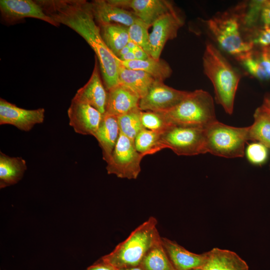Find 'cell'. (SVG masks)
Listing matches in <instances>:
<instances>
[{"label":"cell","instance_id":"5bb4252c","mask_svg":"<svg viewBox=\"0 0 270 270\" xmlns=\"http://www.w3.org/2000/svg\"><path fill=\"white\" fill-rule=\"evenodd\" d=\"M68 115L69 124L76 132L92 136L98 130L103 116L90 105L73 98L68 110Z\"/></svg>","mask_w":270,"mask_h":270},{"label":"cell","instance_id":"836d02e7","mask_svg":"<svg viewBox=\"0 0 270 270\" xmlns=\"http://www.w3.org/2000/svg\"><path fill=\"white\" fill-rule=\"evenodd\" d=\"M260 18L262 28H270V0H262Z\"/></svg>","mask_w":270,"mask_h":270},{"label":"cell","instance_id":"f546056e","mask_svg":"<svg viewBox=\"0 0 270 270\" xmlns=\"http://www.w3.org/2000/svg\"><path fill=\"white\" fill-rule=\"evenodd\" d=\"M149 27L138 18L132 24L128 27V32L130 40L150 56V34L148 32Z\"/></svg>","mask_w":270,"mask_h":270},{"label":"cell","instance_id":"30bf717a","mask_svg":"<svg viewBox=\"0 0 270 270\" xmlns=\"http://www.w3.org/2000/svg\"><path fill=\"white\" fill-rule=\"evenodd\" d=\"M0 12L2 20L14 24L26 18L38 19L58 27L60 24L46 14L36 0H0Z\"/></svg>","mask_w":270,"mask_h":270},{"label":"cell","instance_id":"4fadbf2b","mask_svg":"<svg viewBox=\"0 0 270 270\" xmlns=\"http://www.w3.org/2000/svg\"><path fill=\"white\" fill-rule=\"evenodd\" d=\"M118 7L131 9L134 14L149 26L160 18L175 9L172 3L166 0H108Z\"/></svg>","mask_w":270,"mask_h":270},{"label":"cell","instance_id":"60d3db41","mask_svg":"<svg viewBox=\"0 0 270 270\" xmlns=\"http://www.w3.org/2000/svg\"><path fill=\"white\" fill-rule=\"evenodd\" d=\"M118 270H142L138 267H135V268H124V269H118Z\"/></svg>","mask_w":270,"mask_h":270},{"label":"cell","instance_id":"2e32d148","mask_svg":"<svg viewBox=\"0 0 270 270\" xmlns=\"http://www.w3.org/2000/svg\"><path fill=\"white\" fill-rule=\"evenodd\" d=\"M90 2L98 25L116 24L129 27L138 18L132 12L114 5L108 0H94Z\"/></svg>","mask_w":270,"mask_h":270},{"label":"cell","instance_id":"8fae6325","mask_svg":"<svg viewBox=\"0 0 270 270\" xmlns=\"http://www.w3.org/2000/svg\"><path fill=\"white\" fill-rule=\"evenodd\" d=\"M184 24L182 18L174 10L160 18L152 25V31L150 34L151 57L160 58L166 42L176 37Z\"/></svg>","mask_w":270,"mask_h":270},{"label":"cell","instance_id":"3957f363","mask_svg":"<svg viewBox=\"0 0 270 270\" xmlns=\"http://www.w3.org/2000/svg\"><path fill=\"white\" fill-rule=\"evenodd\" d=\"M157 224L156 218L150 216L101 260L118 270L138 267L150 249L161 240Z\"/></svg>","mask_w":270,"mask_h":270},{"label":"cell","instance_id":"7402d4cb","mask_svg":"<svg viewBox=\"0 0 270 270\" xmlns=\"http://www.w3.org/2000/svg\"><path fill=\"white\" fill-rule=\"evenodd\" d=\"M236 60L256 78L270 80V53L264 48L257 52L252 50Z\"/></svg>","mask_w":270,"mask_h":270},{"label":"cell","instance_id":"484cf974","mask_svg":"<svg viewBox=\"0 0 270 270\" xmlns=\"http://www.w3.org/2000/svg\"><path fill=\"white\" fill-rule=\"evenodd\" d=\"M254 118V123L248 126V140L260 142L270 150V114L260 106Z\"/></svg>","mask_w":270,"mask_h":270},{"label":"cell","instance_id":"5b68a950","mask_svg":"<svg viewBox=\"0 0 270 270\" xmlns=\"http://www.w3.org/2000/svg\"><path fill=\"white\" fill-rule=\"evenodd\" d=\"M246 4L233 10L216 14L206 23L220 48L237 58L253 50L254 44L242 37L240 32Z\"/></svg>","mask_w":270,"mask_h":270},{"label":"cell","instance_id":"83f0119b","mask_svg":"<svg viewBox=\"0 0 270 270\" xmlns=\"http://www.w3.org/2000/svg\"><path fill=\"white\" fill-rule=\"evenodd\" d=\"M162 134L143 128L134 140L136 150L144 156L161 150L160 138Z\"/></svg>","mask_w":270,"mask_h":270},{"label":"cell","instance_id":"9a60e30c","mask_svg":"<svg viewBox=\"0 0 270 270\" xmlns=\"http://www.w3.org/2000/svg\"><path fill=\"white\" fill-rule=\"evenodd\" d=\"M99 68L98 61L95 56L94 66L90 79L77 90L73 99L90 105L104 115L106 112L108 92L102 84Z\"/></svg>","mask_w":270,"mask_h":270},{"label":"cell","instance_id":"d4e9b609","mask_svg":"<svg viewBox=\"0 0 270 270\" xmlns=\"http://www.w3.org/2000/svg\"><path fill=\"white\" fill-rule=\"evenodd\" d=\"M102 38L112 52L118 57L120 50L130 40L128 27L116 24L98 25Z\"/></svg>","mask_w":270,"mask_h":270},{"label":"cell","instance_id":"6da1fadb","mask_svg":"<svg viewBox=\"0 0 270 270\" xmlns=\"http://www.w3.org/2000/svg\"><path fill=\"white\" fill-rule=\"evenodd\" d=\"M36 2L46 14L58 24L65 25L76 32L92 48L108 90L118 86L121 62L104 42L100 28L93 16L90 2L86 0Z\"/></svg>","mask_w":270,"mask_h":270},{"label":"cell","instance_id":"ac0fdd59","mask_svg":"<svg viewBox=\"0 0 270 270\" xmlns=\"http://www.w3.org/2000/svg\"><path fill=\"white\" fill-rule=\"evenodd\" d=\"M108 92L105 114L118 117L139 108L140 98L128 89L118 84Z\"/></svg>","mask_w":270,"mask_h":270},{"label":"cell","instance_id":"4dcf8cb0","mask_svg":"<svg viewBox=\"0 0 270 270\" xmlns=\"http://www.w3.org/2000/svg\"><path fill=\"white\" fill-rule=\"evenodd\" d=\"M140 119L144 128L160 133H163L171 126L158 112L142 110Z\"/></svg>","mask_w":270,"mask_h":270},{"label":"cell","instance_id":"ffe728a7","mask_svg":"<svg viewBox=\"0 0 270 270\" xmlns=\"http://www.w3.org/2000/svg\"><path fill=\"white\" fill-rule=\"evenodd\" d=\"M203 270H248L247 263L232 251L213 248L206 252Z\"/></svg>","mask_w":270,"mask_h":270},{"label":"cell","instance_id":"e575fe53","mask_svg":"<svg viewBox=\"0 0 270 270\" xmlns=\"http://www.w3.org/2000/svg\"><path fill=\"white\" fill-rule=\"evenodd\" d=\"M86 270H118V269L100 259L99 261L88 267Z\"/></svg>","mask_w":270,"mask_h":270},{"label":"cell","instance_id":"8d00e7d4","mask_svg":"<svg viewBox=\"0 0 270 270\" xmlns=\"http://www.w3.org/2000/svg\"><path fill=\"white\" fill-rule=\"evenodd\" d=\"M122 62H128L136 60V57L133 51H130L127 54L120 56L118 58Z\"/></svg>","mask_w":270,"mask_h":270},{"label":"cell","instance_id":"e0dca14e","mask_svg":"<svg viewBox=\"0 0 270 270\" xmlns=\"http://www.w3.org/2000/svg\"><path fill=\"white\" fill-rule=\"evenodd\" d=\"M162 246L176 270H192L202 268L206 260V252L202 254L192 252L176 241L162 238Z\"/></svg>","mask_w":270,"mask_h":270},{"label":"cell","instance_id":"52a82bcc","mask_svg":"<svg viewBox=\"0 0 270 270\" xmlns=\"http://www.w3.org/2000/svg\"><path fill=\"white\" fill-rule=\"evenodd\" d=\"M160 146L178 156L206 154V128L171 125L161 134Z\"/></svg>","mask_w":270,"mask_h":270},{"label":"cell","instance_id":"f1b7e54d","mask_svg":"<svg viewBox=\"0 0 270 270\" xmlns=\"http://www.w3.org/2000/svg\"><path fill=\"white\" fill-rule=\"evenodd\" d=\"M141 111L140 108H136L117 117L120 132L133 141L144 128L140 119Z\"/></svg>","mask_w":270,"mask_h":270},{"label":"cell","instance_id":"ab89813d","mask_svg":"<svg viewBox=\"0 0 270 270\" xmlns=\"http://www.w3.org/2000/svg\"><path fill=\"white\" fill-rule=\"evenodd\" d=\"M138 45L135 42L130 40L126 44V46L132 51Z\"/></svg>","mask_w":270,"mask_h":270},{"label":"cell","instance_id":"603a6c76","mask_svg":"<svg viewBox=\"0 0 270 270\" xmlns=\"http://www.w3.org/2000/svg\"><path fill=\"white\" fill-rule=\"evenodd\" d=\"M27 169L26 160L21 157H11L0 152V188L17 184Z\"/></svg>","mask_w":270,"mask_h":270},{"label":"cell","instance_id":"44dd1931","mask_svg":"<svg viewBox=\"0 0 270 270\" xmlns=\"http://www.w3.org/2000/svg\"><path fill=\"white\" fill-rule=\"evenodd\" d=\"M155 80L152 76L144 71L128 68L120 64L118 84L133 92L140 99L146 94Z\"/></svg>","mask_w":270,"mask_h":270},{"label":"cell","instance_id":"1f68e13d","mask_svg":"<svg viewBox=\"0 0 270 270\" xmlns=\"http://www.w3.org/2000/svg\"><path fill=\"white\" fill-rule=\"evenodd\" d=\"M268 148L262 144L254 142L249 144L246 150L248 160L254 165L260 166L266 161L268 155Z\"/></svg>","mask_w":270,"mask_h":270},{"label":"cell","instance_id":"74e56055","mask_svg":"<svg viewBox=\"0 0 270 270\" xmlns=\"http://www.w3.org/2000/svg\"><path fill=\"white\" fill-rule=\"evenodd\" d=\"M261 106L270 114V96L267 95L264 96Z\"/></svg>","mask_w":270,"mask_h":270},{"label":"cell","instance_id":"cb8c5ba5","mask_svg":"<svg viewBox=\"0 0 270 270\" xmlns=\"http://www.w3.org/2000/svg\"><path fill=\"white\" fill-rule=\"evenodd\" d=\"M121 64L126 68L144 71L156 80L162 82L170 77L172 74V68L168 64L160 58L156 60L150 57L146 60L121 61Z\"/></svg>","mask_w":270,"mask_h":270},{"label":"cell","instance_id":"277c9868","mask_svg":"<svg viewBox=\"0 0 270 270\" xmlns=\"http://www.w3.org/2000/svg\"><path fill=\"white\" fill-rule=\"evenodd\" d=\"M158 112L170 125L206 128L218 120L212 97L200 89L189 92L175 106Z\"/></svg>","mask_w":270,"mask_h":270},{"label":"cell","instance_id":"d6986e66","mask_svg":"<svg viewBox=\"0 0 270 270\" xmlns=\"http://www.w3.org/2000/svg\"><path fill=\"white\" fill-rule=\"evenodd\" d=\"M117 117L104 114L99 127L93 136L102 150V158L106 162L110 160L120 136Z\"/></svg>","mask_w":270,"mask_h":270},{"label":"cell","instance_id":"ba28073f","mask_svg":"<svg viewBox=\"0 0 270 270\" xmlns=\"http://www.w3.org/2000/svg\"><path fill=\"white\" fill-rule=\"evenodd\" d=\"M144 156L136 150L134 141L120 132L116 144L106 166L107 172L121 178L136 179Z\"/></svg>","mask_w":270,"mask_h":270},{"label":"cell","instance_id":"7bdbcfd3","mask_svg":"<svg viewBox=\"0 0 270 270\" xmlns=\"http://www.w3.org/2000/svg\"><path fill=\"white\" fill-rule=\"evenodd\" d=\"M192 270H203V269L202 268H195Z\"/></svg>","mask_w":270,"mask_h":270},{"label":"cell","instance_id":"9c48e42d","mask_svg":"<svg viewBox=\"0 0 270 270\" xmlns=\"http://www.w3.org/2000/svg\"><path fill=\"white\" fill-rule=\"evenodd\" d=\"M189 92L178 90L156 80L146 94L140 99L139 108L142 111L163 112L180 103Z\"/></svg>","mask_w":270,"mask_h":270},{"label":"cell","instance_id":"4316f807","mask_svg":"<svg viewBox=\"0 0 270 270\" xmlns=\"http://www.w3.org/2000/svg\"><path fill=\"white\" fill-rule=\"evenodd\" d=\"M138 267L142 270H176L162 246V238L147 252Z\"/></svg>","mask_w":270,"mask_h":270},{"label":"cell","instance_id":"d6a6232c","mask_svg":"<svg viewBox=\"0 0 270 270\" xmlns=\"http://www.w3.org/2000/svg\"><path fill=\"white\" fill-rule=\"evenodd\" d=\"M250 41L260 48L270 46V28L262 27L257 30Z\"/></svg>","mask_w":270,"mask_h":270},{"label":"cell","instance_id":"7a4b0ae2","mask_svg":"<svg viewBox=\"0 0 270 270\" xmlns=\"http://www.w3.org/2000/svg\"><path fill=\"white\" fill-rule=\"evenodd\" d=\"M204 72L211 81L214 99L226 112L232 114L240 74L221 52L212 44L207 42L202 57Z\"/></svg>","mask_w":270,"mask_h":270},{"label":"cell","instance_id":"7c38bea8","mask_svg":"<svg viewBox=\"0 0 270 270\" xmlns=\"http://www.w3.org/2000/svg\"><path fill=\"white\" fill-rule=\"evenodd\" d=\"M45 110H26L7 100L0 99V124L12 125L22 131L28 132L44 122Z\"/></svg>","mask_w":270,"mask_h":270},{"label":"cell","instance_id":"8992f818","mask_svg":"<svg viewBox=\"0 0 270 270\" xmlns=\"http://www.w3.org/2000/svg\"><path fill=\"white\" fill-rule=\"evenodd\" d=\"M248 126L234 127L216 120L206 128L207 152L226 158H241L248 140Z\"/></svg>","mask_w":270,"mask_h":270},{"label":"cell","instance_id":"f35d334b","mask_svg":"<svg viewBox=\"0 0 270 270\" xmlns=\"http://www.w3.org/2000/svg\"><path fill=\"white\" fill-rule=\"evenodd\" d=\"M131 51L130 48L126 46L124 47L120 52L118 58H119L120 56L127 54L129 52Z\"/></svg>","mask_w":270,"mask_h":270},{"label":"cell","instance_id":"b9f144b4","mask_svg":"<svg viewBox=\"0 0 270 270\" xmlns=\"http://www.w3.org/2000/svg\"><path fill=\"white\" fill-rule=\"evenodd\" d=\"M264 48L266 50L270 53V46L262 48Z\"/></svg>","mask_w":270,"mask_h":270},{"label":"cell","instance_id":"d590c367","mask_svg":"<svg viewBox=\"0 0 270 270\" xmlns=\"http://www.w3.org/2000/svg\"><path fill=\"white\" fill-rule=\"evenodd\" d=\"M132 51L135 56L136 60H146L151 57L146 52L138 46H137Z\"/></svg>","mask_w":270,"mask_h":270}]
</instances>
